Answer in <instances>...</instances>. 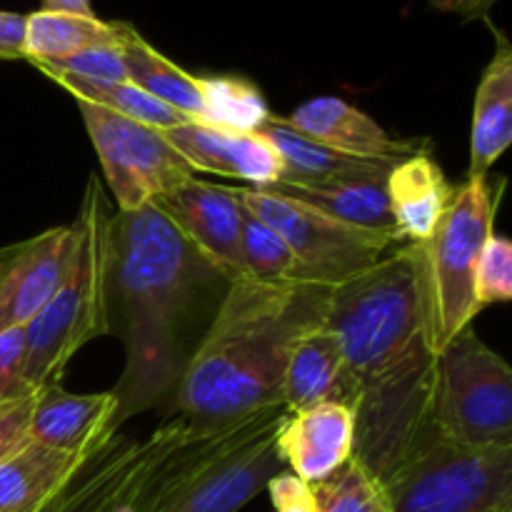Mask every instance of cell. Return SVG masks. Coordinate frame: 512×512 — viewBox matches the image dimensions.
I'll list each match as a JSON object with an SVG mask.
<instances>
[{"label": "cell", "instance_id": "1", "mask_svg": "<svg viewBox=\"0 0 512 512\" xmlns=\"http://www.w3.org/2000/svg\"><path fill=\"white\" fill-rule=\"evenodd\" d=\"M230 280L155 203L113 210L110 328L125 348L123 375L110 390L118 428L178 388Z\"/></svg>", "mask_w": 512, "mask_h": 512}, {"label": "cell", "instance_id": "2", "mask_svg": "<svg viewBox=\"0 0 512 512\" xmlns=\"http://www.w3.org/2000/svg\"><path fill=\"white\" fill-rule=\"evenodd\" d=\"M325 325L340 340L358 388L353 455L380 480L435 430L438 355L423 335L415 243L333 285Z\"/></svg>", "mask_w": 512, "mask_h": 512}, {"label": "cell", "instance_id": "3", "mask_svg": "<svg viewBox=\"0 0 512 512\" xmlns=\"http://www.w3.org/2000/svg\"><path fill=\"white\" fill-rule=\"evenodd\" d=\"M328 285L230 280L175 388L178 418L208 425L283 405L293 345L325 323Z\"/></svg>", "mask_w": 512, "mask_h": 512}, {"label": "cell", "instance_id": "4", "mask_svg": "<svg viewBox=\"0 0 512 512\" xmlns=\"http://www.w3.org/2000/svg\"><path fill=\"white\" fill-rule=\"evenodd\" d=\"M285 418L288 408L273 405L223 423H163L143 512H238L283 473L278 430Z\"/></svg>", "mask_w": 512, "mask_h": 512}, {"label": "cell", "instance_id": "5", "mask_svg": "<svg viewBox=\"0 0 512 512\" xmlns=\"http://www.w3.org/2000/svg\"><path fill=\"white\" fill-rule=\"evenodd\" d=\"M110 210L98 178L85 185L75 253L58 293L25 325L23 383L30 393L60 383L80 348L110 333Z\"/></svg>", "mask_w": 512, "mask_h": 512}, {"label": "cell", "instance_id": "6", "mask_svg": "<svg viewBox=\"0 0 512 512\" xmlns=\"http://www.w3.org/2000/svg\"><path fill=\"white\" fill-rule=\"evenodd\" d=\"M495 233V195L488 180H465L453 203L418 250V295L428 350L440 355L450 340L473 325L475 265L483 243Z\"/></svg>", "mask_w": 512, "mask_h": 512}, {"label": "cell", "instance_id": "7", "mask_svg": "<svg viewBox=\"0 0 512 512\" xmlns=\"http://www.w3.org/2000/svg\"><path fill=\"white\" fill-rule=\"evenodd\" d=\"M380 483L393 512H512V448H465L430 430Z\"/></svg>", "mask_w": 512, "mask_h": 512}, {"label": "cell", "instance_id": "8", "mask_svg": "<svg viewBox=\"0 0 512 512\" xmlns=\"http://www.w3.org/2000/svg\"><path fill=\"white\" fill-rule=\"evenodd\" d=\"M433 425L465 448H512V370L473 325L435 358Z\"/></svg>", "mask_w": 512, "mask_h": 512}, {"label": "cell", "instance_id": "9", "mask_svg": "<svg viewBox=\"0 0 512 512\" xmlns=\"http://www.w3.org/2000/svg\"><path fill=\"white\" fill-rule=\"evenodd\" d=\"M235 193L248 213L270 225L285 240L303 268L305 283L333 288L373 268L395 245L403 243L398 235L355 228L275 190L245 185L235 188Z\"/></svg>", "mask_w": 512, "mask_h": 512}, {"label": "cell", "instance_id": "10", "mask_svg": "<svg viewBox=\"0 0 512 512\" xmlns=\"http://www.w3.org/2000/svg\"><path fill=\"white\" fill-rule=\"evenodd\" d=\"M83 115L115 210H135L153 203L170 188L193 178L195 170L168 143L163 130L115 115L85 100H75Z\"/></svg>", "mask_w": 512, "mask_h": 512}, {"label": "cell", "instance_id": "11", "mask_svg": "<svg viewBox=\"0 0 512 512\" xmlns=\"http://www.w3.org/2000/svg\"><path fill=\"white\" fill-rule=\"evenodd\" d=\"M158 448V430L148 440L113 435L40 512H143Z\"/></svg>", "mask_w": 512, "mask_h": 512}, {"label": "cell", "instance_id": "12", "mask_svg": "<svg viewBox=\"0 0 512 512\" xmlns=\"http://www.w3.org/2000/svg\"><path fill=\"white\" fill-rule=\"evenodd\" d=\"M75 223L0 248V333L25 328L58 293L75 253Z\"/></svg>", "mask_w": 512, "mask_h": 512}, {"label": "cell", "instance_id": "13", "mask_svg": "<svg viewBox=\"0 0 512 512\" xmlns=\"http://www.w3.org/2000/svg\"><path fill=\"white\" fill-rule=\"evenodd\" d=\"M153 203L220 270H225L230 278L243 275L240 228H243L245 208L233 185L188 178L155 198Z\"/></svg>", "mask_w": 512, "mask_h": 512}, {"label": "cell", "instance_id": "14", "mask_svg": "<svg viewBox=\"0 0 512 512\" xmlns=\"http://www.w3.org/2000/svg\"><path fill=\"white\" fill-rule=\"evenodd\" d=\"M163 135L193 170L240 178L250 188H268L283 175L278 150L260 130L218 128L188 120L163 130Z\"/></svg>", "mask_w": 512, "mask_h": 512}, {"label": "cell", "instance_id": "15", "mask_svg": "<svg viewBox=\"0 0 512 512\" xmlns=\"http://www.w3.org/2000/svg\"><path fill=\"white\" fill-rule=\"evenodd\" d=\"M118 400L110 393H70L60 383L35 393L30 438L68 455H95L118 435Z\"/></svg>", "mask_w": 512, "mask_h": 512}, {"label": "cell", "instance_id": "16", "mask_svg": "<svg viewBox=\"0 0 512 512\" xmlns=\"http://www.w3.org/2000/svg\"><path fill=\"white\" fill-rule=\"evenodd\" d=\"M283 120L295 133L343 155H353V158L398 163V160L428 150V143L393 138L388 130L375 123V118L335 95L308 100Z\"/></svg>", "mask_w": 512, "mask_h": 512}, {"label": "cell", "instance_id": "17", "mask_svg": "<svg viewBox=\"0 0 512 512\" xmlns=\"http://www.w3.org/2000/svg\"><path fill=\"white\" fill-rule=\"evenodd\" d=\"M355 453V413L340 403H320L288 413L278 430V455L288 473L315 485L343 468Z\"/></svg>", "mask_w": 512, "mask_h": 512}, {"label": "cell", "instance_id": "18", "mask_svg": "<svg viewBox=\"0 0 512 512\" xmlns=\"http://www.w3.org/2000/svg\"><path fill=\"white\" fill-rule=\"evenodd\" d=\"M320 403H340L353 410L358 403V388L340 340L325 323L308 330L293 345L283 375V405L288 413Z\"/></svg>", "mask_w": 512, "mask_h": 512}, {"label": "cell", "instance_id": "19", "mask_svg": "<svg viewBox=\"0 0 512 512\" xmlns=\"http://www.w3.org/2000/svg\"><path fill=\"white\" fill-rule=\"evenodd\" d=\"M495 33V53L480 75L470 125L468 180H485L488 170L512 143V45L508 35Z\"/></svg>", "mask_w": 512, "mask_h": 512}, {"label": "cell", "instance_id": "20", "mask_svg": "<svg viewBox=\"0 0 512 512\" xmlns=\"http://www.w3.org/2000/svg\"><path fill=\"white\" fill-rule=\"evenodd\" d=\"M385 190L395 228L405 243H425L448 213L455 195V188L428 150L398 160L390 168Z\"/></svg>", "mask_w": 512, "mask_h": 512}, {"label": "cell", "instance_id": "21", "mask_svg": "<svg viewBox=\"0 0 512 512\" xmlns=\"http://www.w3.org/2000/svg\"><path fill=\"white\" fill-rule=\"evenodd\" d=\"M390 168L378 170V173L355 175V178L338 180V183L315 185V188H308V185L273 183L268 185V190L288 195V198L300 200L305 205H313V208L323 210L325 215H333V218L355 225V228L398 235L400 238L393 213H390L388 190H385V180H388Z\"/></svg>", "mask_w": 512, "mask_h": 512}, {"label": "cell", "instance_id": "22", "mask_svg": "<svg viewBox=\"0 0 512 512\" xmlns=\"http://www.w3.org/2000/svg\"><path fill=\"white\" fill-rule=\"evenodd\" d=\"M120 50H123V63L130 83L158 98L160 103L178 110L188 120L205 123L208 118L205 78L188 73L170 58H165L130 23L123 25Z\"/></svg>", "mask_w": 512, "mask_h": 512}, {"label": "cell", "instance_id": "23", "mask_svg": "<svg viewBox=\"0 0 512 512\" xmlns=\"http://www.w3.org/2000/svg\"><path fill=\"white\" fill-rule=\"evenodd\" d=\"M258 130L275 145L280 160H283V175H280L278 183L315 188V185L338 183V180L355 178V175L378 173V170L395 165L388 160L353 158V155L325 148V145L295 133L290 125H285L280 115L273 113L258 125Z\"/></svg>", "mask_w": 512, "mask_h": 512}, {"label": "cell", "instance_id": "24", "mask_svg": "<svg viewBox=\"0 0 512 512\" xmlns=\"http://www.w3.org/2000/svg\"><path fill=\"white\" fill-rule=\"evenodd\" d=\"M90 458L25 445L0 465V512H40Z\"/></svg>", "mask_w": 512, "mask_h": 512}, {"label": "cell", "instance_id": "25", "mask_svg": "<svg viewBox=\"0 0 512 512\" xmlns=\"http://www.w3.org/2000/svg\"><path fill=\"white\" fill-rule=\"evenodd\" d=\"M120 20H100L98 15L55 13V10H35L25 15L23 60L33 63H53L70 58L80 50L95 45H113L123 38Z\"/></svg>", "mask_w": 512, "mask_h": 512}, {"label": "cell", "instance_id": "26", "mask_svg": "<svg viewBox=\"0 0 512 512\" xmlns=\"http://www.w3.org/2000/svg\"><path fill=\"white\" fill-rule=\"evenodd\" d=\"M40 73L48 75L53 83H58L60 88L68 90L75 100L93 103L98 105V108L110 110V113L135 120V123L150 125V128L158 130H168L175 128V125L188 123L185 115H180L178 110H173L170 105L160 103L158 98H153V95H148L145 90H140L138 85H133L130 80H125V83H100V80L75 78V75L58 73V70H40Z\"/></svg>", "mask_w": 512, "mask_h": 512}, {"label": "cell", "instance_id": "27", "mask_svg": "<svg viewBox=\"0 0 512 512\" xmlns=\"http://www.w3.org/2000/svg\"><path fill=\"white\" fill-rule=\"evenodd\" d=\"M310 490L315 512H393L385 485L355 455Z\"/></svg>", "mask_w": 512, "mask_h": 512}, {"label": "cell", "instance_id": "28", "mask_svg": "<svg viewBox=\"0 0 512 512\" xmlns=\"http://www.w3.org/2000/svg\"><path fill=\"white\" fill-rule=\"evenodd\" d=\"M243 275L263 283H305V275L285 240L270 225L245 210L240 228Z\"/></svg>", "mask_w": 512, "mask_h": 512}, {"label": "cell", "instance_id": "29", "mask_svg": "<svg viewBox=\"0 0 512 512\" xmlns=\"http://www.w3.org/2000/svg\"><path fill=\"white\" fill-rule=\"evenodd\" d=\"M208 118L205 123L233 130H258L270 115L263 95L255 85L238 78H205Z\"/></svg>", "mask_w": 512, "mask_h": 512}, {"label": "cell", "instance_id": "30", "mask_svg": "<svg viewBox=\"0 0 512 512\" xmlns=\"http://www.w3.org/2000/svg\"><path fill=\"white\" fill-rule=\"evenodd\" d=\"M512 298V243L503 235H490L475 265V300L480 310L508 303Z\"/></svg>", "mask_w": 512, "mask_h": 512}, {"label": "cell", "instance_id": "31", "mask_svg": "<svg viewBox=\"0 0 512 512\" xmlns=\"http://www.w3.org/2000/svg\"><path fill=\"white\" fill-rule=\"evenodd\" d=\"M33 65L38 70H58V73H68L85 80H100V83H125L128 80L120 43L95 45V48L80 50V53L70 55V58Z\"/></svg>", "mask_w": 512, "mask_h": 512}, {"label": "cell", "instance_id": "32", "mask_svg": "<svg viewBox=\"0 0 512 512\" xmlns=\"http://www.w3.org/2000/svg\"><path fill=\"white\" fill-rule=\"evenodd\" d=\"M35 393H23L0 403V465L18 455L30 438V413H33Z\"/></svg>", "mask_w": 512, "mask_h": 512}, {"label": "cell", "instance_id": "33", "mask_svg": "<svg viewBox=\"0 0 512 512\" xmlns=\"http://www.w3.org/2000/svg\"><path fill=\"white\" fill-rule=\"evenodd\" d=\"M25 368V328L0 333V403L30 393L23 383Z\"/></svg>", "mask_w": 512, "mask_h": 512}, {"label": "cell", "instance_id": "34", "mask_svg": "<svg viewBox=\"0 0 512 512\" xmlns=\"http://www.w3.org/2000/svg\"><path fill=\"white\" fill-rule=\"evenodd\" d=\"M265 490L273 500V512H315L313 490L293 473H278Z\"/></svg>", "mask_w": 512, "mask_h": 512}, {"label": "cell", "instance_id": "35", "mask_svg": "<svg viewBox=\"0 0 512 512\" xmlns=\"http://www.w3.org/2000/svg\"><path fill=\"white\" fill-rule=\"evenodd\" d=\"M25 15L0 10V60H23Z\"/></svg>", "mask_w": 512, "mask_h": 512}, {"label": "cell", "instance_id": "36", "mask_svg": "<svg viewBox=\"0 0 512 512\" xmlns=\"http://www.w3.org/2000/svg\"><path fill=\"white\" fill-rule=\"evenodd\" d=\"M430 8L440 10V13L460 15L463 20H488L490 10L500 3V0H428Z\"/></svg>", "mask_w": 512, "mask_h": 512}, {"label": "cell", "instance_id": "37", "mask_svg": "<svg viewBox=\"0 0 512 512\" xmlns=\"http://www.w3.org/2000/svg\"><path fill=\"white\" fill-rule=\"evenodd\" d=\"M40 10H55V13H73V15H95L93 0H40Z\"/></svg>", "mask_w": 512, "mask_h": 512}]
</instances>
